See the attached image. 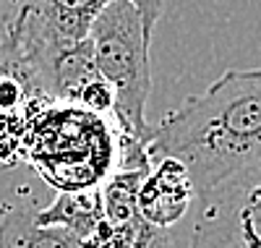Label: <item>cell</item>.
I'll return each instance as SVG.
<instances>
[{
	"instance_id": "obj_6",
	"label": "cell",
	"mask_w": 261,
	"mask_h": 248,
	"mask_svg": "<svg viewBox=\"0 0 261 248\" xmlns=\"http://www.w3.org/2000/svg\"><path fill=\"white\" fill-rule=\"evenodd\" d=\"M0 248H86L63 228H47L34 219L27 207L11 209L0 217Z\"/></svg>"
},
{
	"instance_id": "obj_3",
	"label": "cell",
	"mask_w": 261,
	"mask_h": 248,
	"mask_svg": "<svg viewBox=\"0 0 261 248\" xmlns=\"http://www.w3.org/2000/svg\"><path fill=\"white\" fill-rule=\"evenodd\" d=\"M188 248H261V162L199 196Z\"/></svg>"
},
{
	"instance_id": "obj_4",
	"label": "cell",
	"mask_w": 261,
	"mask_h": 248,
	"mask_svg": "<svg viewBox=\"0 0 261 248\" xmlns=\"http://www.w3.org/2000/svg\"><path fill=\"white\" fill-rule=\"evenodd\" d=\"M193 196L196 191L183 165H178L175 160H157L154 170L146 172L139 188L136 207L146 222L167 230L186 214Z\"/></svg>"
},
{
	"instance_id": "obj_7",
	"label": "cell",
	"mask_w": 261,
	"mask_h": 248,
	"mask_svg": "<svg viewBox=\"0 0 261 248\" xmlns=\"http://www.w3.org/2000/svg\"><path fill=\"white\" fill-rule=\"evenodd\" d=\"M125 3H130V6L139 11V16H141V21H144V29H146L149 34L154 32L157 21H160V16H162V11H165V0H125Z\"/></svg>"
},
{
	"instance_id": "obj_1",
	"label": "cell",
	"mask_w": 261,
	"mask_h": 248,
	"mask_svg": "<svg viewBox=\"0 0 261 248\" xmlns=\"http://www.w3.org/2000/svg\"><path fill=\"white\" fill-rule=\"evenodd\" d=\"M146 157L175 160L196 196L261 162V68L225 71L151 126Z\"/></svg>"
},
{
	"instance_id": "obj_5",
	"label": "cell",
	"mask_w": 261,
	"mask_h": 248,
	"mask_svg": "<svg viewBox=\"0 0 261 248\" xmlns=\"http://www.w3.org/2000/svg\"><path fill=\"white\" fill-rule=\"evenodd\" d=\"M34 219L47 228H63L86 243L102 222V196L99 191H63L53 201V207L34 212Z\"/></svg>"
},
{
	"instance_id": "obj_2",
	"label": "cell",
	"mask_w": 261,
	"mask_h": 248,
	"mask_svg": "<svg viewBox=\"0 0 261 248\" xmlns=\"http://www.w3.org/2000/svg\"><path fill=\"white\" fill-rule=\"evenodd\" d=\"M151 34L144 29L139 11L125 0H107L89 29L92 60L99 79L115 94V118L125 139H149L146 102L151 94Z\"/></svg>"
}]
</instances>
